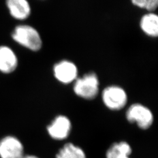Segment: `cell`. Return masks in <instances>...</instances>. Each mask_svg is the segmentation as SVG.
<instances>
[{
	"instance_id": "3957f363",
	"label": "cell",
	"mask_w": 158,
	"mask_h": 158,
	"mask_svg": "<svg viewBox=\"0 0 158 158\" xmlns=\"http://www.w3.org/2000/svg\"><path fill=\"white\" fill-rule=\"evenodd\" d=\"M102 99L104 105L110 110L117 111L124 107L127 103L126 91L118 85H110L104 89Z\"/></svg>"
},
{
	"instance_id": "5b68a950",
	"label": "cell",
	"mask_w": 158,
	"mask_h": 158,
	"mask_svg": "<svg viewBox=\"0 0 158 158\" xmlns=\"http://www.w3.org/2000/svg\"><path fill=\"white\" fill-rule=\"evenodd\" d=\"M53 73L57 80L64 85L74 82L78 77L77 66L68 60H62L56 63L53 68Z\"/></svg>"
},
{
	"instance_id": "ba28073f",
	"label": "cell",
	"mask_w": 158,
	"mask_h": 158,
	"mask_svg": "<svg viewBox=\"0 0 158 158\" xmlns=\"http://www.w3.org/2000/svg\"><path fill=\"white\" fill-rule=\"evenodd\" d=\"M18 66V58L14 51L8 46H0V72L12 73Z\"/></svg>"
},
{
	"instance_id": "9c48e42d",
	"label": "cell",
	"mask_w": 158,
	"mask_h": 158,
	"mask_svg": "<svg viewBox=\"0 0 158 158\" xmlns=\"http://www.w3.org/2000/svg\"><path fill=\"white\" fill-rule=\"evenodd\" d=\"M6 4L10 15L16 20L24 21L31 14L28 0H6Z\"/></svg>"
},
{
	"instance_id": "30bf717a",
	"label": "cell",
	"mask_w": 158,
	"mask_h": 158,
	"mask_svg": "<svg viewBox=\"0 0 158 158\" xmlns=\"http://www.w3.org/2000/svg\"><path fill=\"white\" fill-rule=\"evenodd\" d=\"M139 27L142 31L151 38L158 35V16L154 12H148L141 17Z\"/></svg>"
},
{
	"instance_id": "7a4b0ae2",
	"label": "cell",
	"mask_w": 158,
	"mask_h": 158,
	"mask_svg": "<svg viewBox=\"0 0 158 158\" xmlns=\"http://www.w3.org/2000/svg\"><path fill=\"white\" fill-rule=\"evenodd\" d=\"M74 93L85 100H93L99 92V79L94 72L85 74L74 81Z\"/></svg>"
},
{
	"instance_id": "4fadbf2b",
	"label": "cell",
	"mask_w": 158,
	"mask_h": 158,
	"mask_svg": "<svg viewBox=\"0 0 158 158\" xmlns=\"http://www.w3.org/2000/svg\"><path fill=\"white\" fill-rule=\"evenodd\" d=\"M131 1L134 6L148 12H154L158 8V0H131Z\"/></svg>"
},
{
	"instance_id": "5bb4252c",
	"label": "cell",
	"mask_w": 158,
	"mask_h": 158,
	"mask_svg": "<svg viewBox=\"0 0 158 158\" xmlns=\"http://www.w3.org/2000/svg\"><path fill=\"white\" fill-rule=\"evenodd\" d=\"M23 158H39L37 157L35 155H25Z\"/></svg>"
},
{
	"instance_id": "8992f818",
	"label": "cell",
	"mask_w": 158,
	"mask_h": 158,
	"mask_svg": "<svg viewBox=\"0 0 158 158\" xmlns=\"http://www.w3.org/2000/svg\"><path fill=\"white\" fill-rule=\"evenodd\" d=\"M24 147L21 141L13 135H7L0 139V158H23Z\"/></svg>"
},
{
	"instance_id": "52a82bcc",
	"label": "cell",
	"mask_w": 158,
	"mask_h": 158,
	"mask_svg": "<svg viewBox=\"0 0 158 158\" xmlns=\"http://www.w3.org/2000/svg\"><path fill=\"white\" fill-rule=\"evenodd\" d=\"M71 129V122L64 115L57 116L47 127L48 132L51 138L58 141L67 138Z\"/></svg>"
},
{
	"instance_id": "277c9868",
	"label": "cell",
	"mask_w": 158,
	"mask_h": 158,
	"mask_svg": "<svg viewBox=\"0 0 158 158\" xmlns=\"http://www.w3.org/2000/svg\"><path fill=\"white\" fill-rule=\"evenodd\" d=\"M126 117L131 123H135L142 130L151 127L153 122L152 111L141 104H134L128 109Z\"/></svg>"
},
{
	"instance_id": "8fae6325",
	"label": "cell",
	"mask_w": 158,
	"mask_h": 158,
	"mask_svg": "<svg viewBox=\"0 0 158 158\" xmlns=\"http://www.w3.org/2000/svg\"><path fill=\"white\" fill-rule=\"evenodd\" d=\"M132 149L126 142H119L114 143L108 149L106 158H130Z\"/></svg>"
},
{
	"instance_id": "6da1fadb",
	"label": "cell",
	"mask_w": 158,
	"mask_h": 158,
	"mask_svg": "<svg viewBox=\"0 0 158 158\" xmlns=\"http://www.w3.org/2000/svg\"><path fill=\"white\" fill-rule=\"evenodd\" d=\"M11 37L18 45L33 52L40 51L43 45L40 32L28 24L18 25L13 29Z\"/></svg>"
},
{
	"instance_id": "7c38bea8",
	"label": "cell",
	"mask_w": 158,
	"mask_h": 158,
	"mask_svg": "<svg viewBox=\"0 0 158 158\" xmlns=\"http://www.w3.org/2000/svg\"><path fill=\"white\" fill-rule=\"evenodd\" d=\"M56 158H86V155L81 148L72 143H68L60 149Z\"/></svg>"
}]
</instances>
